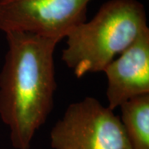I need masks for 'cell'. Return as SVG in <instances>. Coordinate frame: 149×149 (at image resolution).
I'll return each instance as SVG.
<instances>
[{"instance_id": "6da1fadb", "label": "cell", "mask_w": 149, "mask_h": 149, "mask_svg": "<svg viewBox=\"0 0 149 149\" xmlns=\"http://www.w3.org/2000/svg\"><path fill=\"white\" fill-rule=\"evenodd\" d=\"M8 50L0 73V117L15 149H29L53 109L57 41L22 32H6Z\"/></svg>"}, {"instance_id": "7a4b0ae2", "label": "cell", "mask_w": 149, "mask_h": 149, "mask_svg": "<svg viewBox=\"0 0 149 149\" xmlns=\"http://www.w3.org/2000/svg\"><path fill=\"white\" fill-rule=\"evenodd\" d=\"M144 6L137 0H109L91 21L67 35L61 59L76 77L101 72L145 31Z\"/></svg>"}, {"instance_id": "3957f363", "label": "cell", "mask_w": 149, "mask_h": 149, "mask_svg": "<svg viewBox=\"0 0 149 149\" xmlns=\"http://www.w3.org/2000/svg\"><path fill=\"white\" fill-rule=\"evenodd\" d=\"M50 138L53 149H132L120 118L92 97L70 104Z\"/></svg>"}, {"instance_id": "277c9868", "label": "cell", "mask_w": 149, "mask_h": 149, "mask_svg": "<svg viewBox=\"0 0 149 149\" xmlns=\"http://www.w3.org/2000/svg\"><path fill=\"white\" fill-rule=\"evenodd\" d=\"M91 0H0V30L60 42L86 21Z\"/></svg>"}, {"instance_id": "5b68a950", "label": "cell", "mask_w": 149, "mask_h": 149, "mask_svg": "<svg viewBox=\"0 0 149 149\" xmlns=\"http://www.w3.org/2000/svg\"><path fill=\"white\" fill-rule=\"evenodd\" d=\"M108 80L106 96L113 110L124 102L149 94V29L104 70Z\"/></svg>"}, {"instance_id": "8992f818", "label": "cell", "mask_w": 149, "mask_h": 149, "mask_svg": "<svg viewBox=\"0 0 149 149\" xmlns=\"http://www.w3.org/2000/svg\"><path fill=\"white\" fill-rule=\"evenodd\" d=\"M120 121L132 149H149V94L120 105Z\"/></svg>"}]
</instances>
